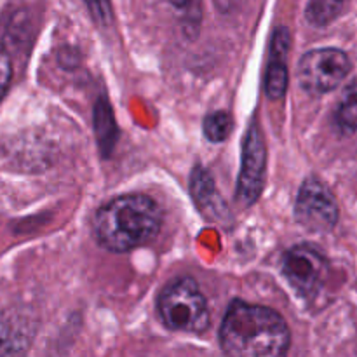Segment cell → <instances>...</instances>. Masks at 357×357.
I'll list each match as a JSON object with an SVG mask.
<instances>
[{
    "instance_id": "e0dca14e",
    "label": "cell",
    "mask_w": 357,
    "mask_h": 357,
    "mask_svg": "<svg viewBox=\"0 0 357 357\" xmlns=\"http://www.w3.org/2000/svg\"><path fill=\"white\" fill-rule=\"evenodd\" d=\"M10 77H13V65H10V58L7 54L6 49L0 45V101L6 96L7 89H9Z\"/></svg>"
},
{
    "instance_id": "5b68a950",
    "label": "cell",
    "mask_w": 357,
    "mask_h": 357,
    "mask_svg": "<svg viewBox=\"0 0 357 357\" xmlns=\"http://www.w3.org/2000/svg\"><path fill=\"white\" fill-rule=\"evenodd\" d=\"M296 222L303 229L326 234L338 222V206L333 194L317 178H307L302 183L295 204Z\"/></svg>"
},
{
    "instance_id": "6da1fadb",
    "label": "cell",
    "mask_w": 357,
    "mask_h": 357,
    "mask_svg": "<svg viewBox=\"0 0 357 357\" xmlns=\"http://www.w3.org/2000/svg\"><path fill=\"white\" fill-rule=\"evenodd\" d=\"M289 340V328L281 314L241 300L230 303L220 328V345L229 356H282L288 352Z\"/></svg>"
},
{
    "instance_id": "4fadbf2b",
    "label": "cell",
    "mask_w": 357,
    "mask_h": 357,
    "mask_svg": "<svg viewBox=\"0 0 357 357\" xmlns=\"http://www.w3.org/2000/svg\"><path fill=\"white\" fill-rule=\"evenodd\" d=\"M94 131H96L98 143L103 150H110L117 139V126L112 115L110 105L105 100H100L94 110Z\"/></svg>"
},
{
    "instance_id": "ba28073f",
    "label": "cell",
    "mask_w": 357,
    "mask_h": 357,
    "mask_svg": "<svg viewBox=\"0 0 357 357\" xmlns=\"http://www.w3.org/2000/svg\"><path fill=\"white\" fill-rule=\"evenodd\" d=\"M33 323L23 312H0V354H21L33 337Z\"/></svg>"
},
{
    "instance_id": "5bb4252c",
    "label": "cell",
    "mask_w": 357,
    "mask_h": 357,
    "mask_svg": "<svg viewBox=\"0 0 357 357\" xmlns=\"http://www.w3.org/2000/svg\"><path fill=\"white\" fill-rule=\"evenodd\" d=\"M234 121L227 112H213L204 119V135L209 142L220 143L230 136Z\"/></svg>"
},
{
    "instance_id": "3957f363",
    "label": "cell",
    "mask_w": 357,
    "mask_h": 357,
    "mask_svg": "<svg viewBox=\"0 0 357 357\" xmlns=\"http://www.w3.org/2000/svg\"><path fill=\"white\" fill-rule=\"evenodd\" d=\"M159 314L169 330L181 333H202L209 326L208 303L190 278L171 282L159 298Z\"/></svg>"
},
{
    "instance_id": "8fae6325",
    "label": "cell",
    "mask_w": 357,
    "mask_h": 357,
    "mask_svg": "<svg viewBox=\"0 0 357 357\" xmlns=\"http://www.w3.org/2000/svg\"><path fill=\"white\" fill-rule=\"evenodd\" d=\"M335 124L342 132L352 135L357 131V79L352 80L342 93L335 110Z\"/></svg>"
},
{
    "instance_id": "2e32d148",
    "label": "cell",
    "mask_w": 357,
    "mask_h": 357,
    "mask_svg": "<svg viewBox=\"0 0 357 357\" xmlns=\"http://www.w3.org/2000/svg\"><path fill=\"white\" fill-rule=\"evenodd\" d=\"M87 9L91 10V16L100 24H108L112 20V6L110 0H84Z\"/></svg>"
},
{
    "instance_id": "8992f818",
    "label": "cell",
    "mask_w": 357,
    "mask_h": 357,
    "mask_svg": "<svg viewBox=\"0 0 357 357\" xmlns=\"http://www.w3.org/2000/svg\"><path fill=\"white\" fill-rule=\"evenodd\" d=\"M326 258L309 244L291 248L282 258V274L302 296H312L326 278Z\"/></svg>"
},
{
    "instance_id": "9c48e42d",
    "label": "cell",
    "mask_w": 357,
    "mask_h": 357,
    "mask_svg": "<svg viewBox=\"0 0 357 357\" xmlns=\"http://www.w3.org/2000/svg\"><path fill=\"white\" fill-rule=\"evenodd\" d=\"M289 47V33L286 28H279L272 40V54L268 61L267 75H265V91L271 100H279L284 96L288 87V68H286V54Z\"/></svg>"
},
{
    "instance_id": "7a4b0ae2",
    "label": "cell",
    "mask_w": 357,
    "mask_h": 357,
    "mask_svg": "<svg viewBox=\"0 0 357 357\" xmlns=\"http://www.w3.org/2000/svg\"><path fill=\"white\" fill-rule=\"evenodd\" d=\"M162 227V211L143 194L121 195L96 211L94 237L105 250L126 253L155 239Z\"/></svg>"
},
{
    "instance_id": "52a82bcc",
    "label": "cell",
    "mask_w": 357,
    "mask_h": 357,
    "mask_svg": "<svg viewBox=\"0 0 357 357\" xmlns=\"http://www.w3.org/2000/svg\"><path fill=\"white\" fill-rule=\"evenodd\" d=\"M267 166V149L257 122L250 126L243 145V164L237 181V201L251 206L261 194Z\"/></svg>"
},
{
    "instance_id": "277c9868",
    "label": "cell",
    "mask_w": 357,
    "mask_h": 357,
    "mask_svg": "<svg viewBox=\"0 0 357 357\" xmlns=\"http://www.w3.org/2000/svg\"><path fill=\"white\" fill-rule=\"evenodd\" d=\"M351 59L342 49H312L300 59V86L310 94L330 93L344 82L345 77L351 73Z\"/></svg>"
},
{
    "instance_id": "9a60e30c",
    "label": "cell",
    "mask_w": 357,
    "mask_h": 357,
    "mask_svg": "<svg viewBox=\"0 0 357 357\" xmlns=\"http://www.w3.org/2000/svg\"><path fill=\"white\" fill-rule=\"evenodd\" d=\"M167 2L174 7L180 20L183 21L188 35H195L202 20V0H167Z\"/></svg>"
},
{
    "instance_id": "7c38bea8",
    "label": "cell",
    "mask_w": 357,
    "mask_h": 357,
    "mask_svg": "<svg viewBox=\"0 0 357 357\" xmlns=\"http://www.w3.org/2000/svg\"><path fill=\"white\" fill-rule=\"evenodd\" d=\"M349 2L351 0H309L307 20L316 26H326L347 9Z\"/></svg>"
},
{
    "instance_id": "30bf717a",
    "label": "cell",
    "mask_w": 357,
    "mask_h": 357,
    "mask_svg": "<svg viewBox=\"0 0 357 357\" xmlns=\"http://www.w3.org/2000/svg\"><path fill=\"white\" fill-rule=\"evenodd\" d=\"M190 187L192 195H194L195 202L201 206L202 211L213 216H222L220 208H222L223 202L222 199L218 197V194H216L215 183H213L211 174H209L208 171L197 167V169L194 171V174H192Z\"/></svg>"
}]
</instances>
